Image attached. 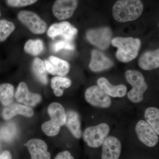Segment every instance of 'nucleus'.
Here are the masks:
<instances>
[{
	"instance_id": "obj_29",
	"label": "nucleus",
	"mask_w": 159,
	"mask_h": 159,
	"mask_svg": "<svg viewBox=\"0 0 159 159\" xmlns=\"http://www.w3.org/2000/svg\"><path fill=\"white\" fill-rule=\"evenodd\" d=\"M38 0H6V4L11 7H23L36 2Z\"/></svg>"
},
{
	"instance_id": "obj_23",
	"label": "nucleus",
	"mask_w": 159,
	"mask_h": 159,
	"mask_svg": "<svg viewBox=\"0 0 159 159\" xmlns=\"http://www.w3.org/2000/svg\"><path fill=\"white\" fill-rule=\"evenodd\" d=\"M14 95V87L9 83L0 84V102L5 106L11 104Z\"/></svg>"
},
{
	"instance_id": "obj_21",
	"label": "nucleus",
	"mask_w": 159,
	"mask_h": 159,
	"mask_svg": "<svg viewBox=\"0 0 159 159\" xmlns=\"http://www.w3.org/2000/svg\"><path fill=\"white\" fill-rule=\"evenodd\" d=\"M33 73L37 79L44 84L48 83V74L44 61L38 57L34 58L32 64Z\"/></svg>"
},
{
	"instance_id": "obj_26",
	"label": "nucleus",
	"mask_w": 159,
	"mask_h": 159,
	"mask_svg": "<svg viewBox=\"0 0 159 159\" xmlns=\"http://www.w3.org/2000/svg\"><path fill=\"white\" fill-rule=\"evenodd\" d=\"M15 29L13 23L6 20H0V42L6 40Z\"/></svg>"
},
{
	"instance_id": "obj_27",
	"label": "nucleus",
	"mask_w": 159,
	"mask_h": 159,
	"mask_svg": "<svg viewBox=\"0 0 159 159\" xmlns=\"http://www.w3.org/2000/svg\"><path fill=\"white\" fill-rule=\"evenodd\" d=\"M60 126H58L51 120L47 121L42 126L43 131L48 136L53 137L59 133Z\"/></svg>"
},
{
	"instance_id": "obj_19",
	"label": "nucleus",
	"mask_w": 159,
	"mask_h": 159,
	"mask_svg": "<svg viewBox=\"0 0 159 159\" xmlns=\"http://www.w3.org/2000/svg\"><path fill=\"white\" fill-rule=\"evenodd\" d=\"M48 112L51 121L58 126L61 127L65 124L66 113L61 104L56 102L51 103L48 107Z\"/></svg>"
},
{
	"instance_id": "obj_30",
	"label": "nucleus",
	"mask_w": 159,
	"mask_h": 159,
	"mask_svg": "<svg viewBox=\"0 0 159 159\" xmlns=\"http://www.w3.org/2000/svg\"><path fill=\"white\" fill-rule=\"evenodd\" d=\"M16 128L14 125L10 124L8 125L3 129V136L7 140H11L15 136Z\"/></svg>"
},
{
	"instance_id": "obj_22",
	"label": "nucleus",
	"mask_w": 159,
	"mask_h": 159,
	"mask_svg": "<svg viewBox=\"0 0 159 159\" xmlns=\"http://www.w3.org/2000/svg\"><path fill=\"white\" fill-rule=\"evenodd\" d=\"M72 82L69 78L63 77H55L51 80V87L54 95L57 97L62 96L65 89L70 87Z\"/></svg>"
},
{
	"instance_id": "obj_20",
	"label": "nucleus",
	"mask_w": 159,
	"mask_h": 159,
	"mask_svg": "<svg viewBox=\"0 0 159 159\" xmlns=\"http://www.w3.org/2000/svg\"><path fill=\"white\" fill-rule=\"evenodd\" d=\"M66 125L75 138L79 139L82 136L79 115L74 111H70L66 113Z\"/></svg>"
},
{
	"instance_id": "obj_11",
	"label": "nucleus",
	"mask_w": 159,
	"mask_h": 159,
	"mask_svg": "<svg viewBox=\"0 0 159 159\" xmlns=\"http://www.w3.org/2000/svg\"><path fill=\"white\" fill-rule=\"evenodd\" d=\"M101 159H119L122 151V144L116 137L110 136L102 144Z\"/></svg>"
},
{
	"instance_id": "obj_6",
	"label": "nucleus",
	"mask_w": 159,
	"mask_h": 159,
	"mask_svg": "<svg viewBox=\"0 0 159 159\" xmlns=\"http://www.w3.org/2000/svg\"><path fill=\"white\" fill-rule=\"evenodd\" d=\"M86 36L92 44L101 50H106L110 44L112 33L109 27H102L90 29L87 31Z\"/></svg>"
},
{
	"instance_id": "obj_14",
	"label": "nucleus",
	"mask_w": 159,
	"mask_h": 159,
	"mask_svg": "<svg viewBox=\"0 0 159 159\" xmlns=\"http://www.w3.org/2000/svg\"><path fill=\"white\" fill-rule=\"evenodd\" d=\"M27 146L31 159H51V154L48 151V145L43 140L31 139L27 142Z\"/></svg>"
},
{
	"instance_id": "obj_18",
	"label": "nucleus",
	"mask_w": 159,
	"mask_h": 159,
	"mask_svg": "<svg viewBox=\"0 0 159 159\" xmlns=\"http://www.w3.org/2000/svg\"><path fill=\"white\" fill-rule=\"evenodd\" d=\"M34 111L32 109L29 107L13 104L6 107L3 110L2 117L5 120L13 118L17 115H23L27 117H31L33 116Z\"/></svg>"
},
{
	"instance_id": "obj_32",
	"label": "nucleus",
	"mask_w": 159,
	"mask_h": 159,
	"mask_svg": "<svg viewBox=\"0 0 159 159\" xmlns=\"http://www.w3.org/2000/svg\"><path fill=\"white\" fill-rule=\"evenodd\" d=\"M11 155L9 151H5L0 154V159H11Z\"/></svg>"
},
{
	"instance_id": "obj_28",
	"label": "nucleus",
	"mask_w": 159,
	"mask_h": 159,
	"mask_svg": "<svg viewBox=\"0 0 159 159\" xmlns=\"http://www.w3.org/2000/svg\"><path fill=\"white\" fill-rule=\"evenodd\" d=\"M51 48L54 52H57L62 50L73 51L75 49V46L72 41L62 39L53 43Z\"/></svg>"
},
{
	"instance_id": "obj_12",
	"label": "nucleus",
	"mask_w": 159,
	"mask_h": 159,
	"mask_svg": "<svg viewBox=\"0 0 159 159\" xmlns=\"http://www.w3.org/2000/svg\"><path fill=\"white\" fill-rule=\"evenodd\" d=\"M15 98L18 102L29 107L37 105L41 100V97L39 94L31 93L27 84L23 82L20 83L18 86Z\"/></svg>"
},
{
	"instance_id": "obj_9",
	"label": "nucleus",
	"mask_w": 159,
	"mask_h": 159,
	"mask_svg": "<svg viewBox=\"0 0 159 159\" xmlns=\"http://www.w3.org/2000/svg\"><path fill=\"white\" fill-rule=\"evenodd\" d=\"M77 32V28L71 25L68 22L62 21L51 25L47 33L53 39L57 36H61L63 39L72 41Z\"/></svg>"
},
{
	"instance_id": "obj_3",
	"label": "nucleus",
	"mask_w": 159,
	"mask_h": 159,
	"mask_svg": "<svg viewBox=\"0 0 159 159\" xmlns=\"http://www.w3.org/2000/svg\"><path fill=\"white\" fill-rule=\"evenodd\" d=\"M127 81L132 89L127 94L128 98L134 103H139L144 99V94L148 89V85L142 73L134 70H128L125 73Z\"/></svg>"
},
{
	"instance_id": "obj_7",
	"label": "nucleus",
	"mask_w": 159,
	"mask_h": 159,
	"mask_svg": "<svg viewBox=\"0 0 159 159\" xmlns=\"http://www.w3.org/2000/svg\"><path fill=\"white\" fill-rule=\"evenodd\" d=\"M86 100L91 105L100 108H107L111 104L110 97L98 85H93L87 89Z\"/></svg>"
},
{
	"instance_id": "obj_4",
	"label": "nucleus",
	"mask_w": 159,
	"mask_h": 159,
	"mask_svg": "<svg viewBox=\"0 0 159 159\" xmlns=\"http://www.w3.org/2000/svg\"><path fill=\"white\" fill-rule=\"evenodd\" d=\"M110 131L107 123H100L95 126L88 127L84 132L83 139L89 147L96 148L102 145L108 137Z\"/></svg>"
},
{
	"instance_id": "obj_1",
	"label": "nucleus",
	"mask_w": 159,
	"mask_h": 159,
	"mask_svg": "<svg viewBox=\"0 0 159 159\" xmlns=\"http://www.w3.org/2000/svg\"><path fill=\"white\" fill-rule=\"evenodd\" d=\"M144 5L141 0H118L114 4L112 14L119 22H126L137 19L142 15Z\"/></svg>"
},
{
	"instance_id": "obj_8",
	"label": "nucleus",
	"mask_w": 159,
	"mask_h": 159,
	"mask_svg": "<svg viewBox=\"0 0 159 159\" xmlns=\"http://www.w3.org/2000/svg\"><path fill=\"white\" fill-rule=\"evenodd\" d=\"M135 131L139 140L148 147H154L158 143V135L146 121H139L136 125Z\"/></svg>"
},
{
	"instance_id": "obj_33",
	"label": "nucleus",
	"mask_w": 159,
	"mask_h": 159,
	"mask_svg": "<svg viewBox=\"0 0 159 159\" xmlns=\"http://www.w3.org/2000/svg\"><path fill=\"white\" fill-rule=\"evenodd\" d=\"M1 16V9H0V17Z\"/></svg>"
},
{
	"instance_id": "obj_10",
	"label": "nucleus",
	"mask_w": 159,
	"mask_h": 159,
	"mask_svg": "<svg viewBox=\"0 0 159 159\" xmlns=\"http://www.w3.org/2000/svg\"><path fill=\"white\" fill-rule=\"evenodd\" d=\"M78 5V0H56L53 5V14L59 20L70 18Z\"/></svg>"
},
{
	"instance_id": "obj_15",
	"label": "nucleus",
	"mask_w": 159,
	"mask_h": 159,
	"mask_svg": "<svg viewBox=\"0 0 159 159\" xmlns=\"http://www.w3.org/2000/svg\"><path fill=\"white\" fill-rule=\"evenodd\" d=\"M113 62L103 53L97 50H93L91 53L89 68L94 72H99L110 68Z\"/></svg>"
},
{
	"instance_id": "obj_17",
	"label": "nucleus",
	"mask_w": 159,
	"mask_h": 159,
	"mask_svg": "<svg viewBox=\"0 0 159 159\" xmlns=\"http://www.w3.org/2000/svg\"><path fill=\"white\" fill-rule=\"evenodd\" d=\"M97 84L109 96L113 97H122L126 95L127 88L123 84L113 85L104 77H101L97 80Z\"/></svg>"
},
{
	"instance_id": "obj_24",
	"label": "nucleus",
	"mask_w": 159,
	"mask_h": 159,
	"mask_svg": "<svg viewBox=\"0 0 159 159\" xmlns=\"http://www.w3.org/2000/svg\"><path fill=\"white\" fill-rule=\"evenodd\" d=\"M146 122L152 127L157 135L159 134V110L154 107L146 109L145 112Z\"/></svg>"
},
{
	"instance_id": "obj_5",
	"label": "nucleus",
	"mask_w": 159,
	"mask_h": 159,
	"mask_svg": "<svg viewBox=\"0 0 159 159\" xmlns=\"http://www.w3.org/2000/svg\"><path fill=\"white\" fill-rule=\"evenodd\" d=\"M17 16L20 22L34 34H42L47 31V23L33 11L23 10L19 12Z\"/></svg>"
},
{
	"instance_id": "obj_2",
	"label": "nucleus",
	"mask_w": 159,
	"mask_h": 159,
	"mask_svg": "<svg viewBox=\"0 0 159 159\" xmlns=\"http://www.w3.org/2000/svg\"><path fill=\"white\" fill-rule=\"evenodd\" d=\"M111 43L118 48L116 56L122 62H129L135 59L139 54L141 45L139 39L132 37L114 38Z\"/></svg>"
},
{
	"instance_id": "obj_13",
	"label": "nucleus",
	"mask_w": 159,
	"mask_h": 159,
	"mask_svg": "<svg viewBox=\"0 0 159 159\" xmlns=\"http://www.w3.org/2000/svg\"><path fill=\"white\" fill-rule=\"evenodd\" d=\"M44 62L47 72L52 75L64 77L70 71L69 63L55 56H50L48 60H46Z\"/></svg>"
},
{
	"instance_id": "obj_31",
	"label": "nucleus",
	"mask_w": 159,
	"mask_h": 159,
	"mask_svg": "<svg viewBox=\"0 0 159 159\" xmlns=\"http://www.w3.org/2000/svg\"><path fill=\"white\" fill-rule=\"evenodd\" d=\"M54 159H75L68 151H64L57 154Z\"/></svg>"
},
{
	"instance_id": "obj_25",
	"label": "nucleus",
	"mask_w": 159,
	"mask_h": 159,
	"mask_svg": "<svg viewBox=\"0 0 159 159\" xmlns=\"http://www.w3.org/2000/svg\"><path fill=\"white\" fill-rule=\"evenodd\" d=\"M44 49L43 43L41 40L29 39L25 43L24 50L27 54L33 56L39 55Z\"/></svg>"
},
{
	"instance_id": "obj_16",
	"label": "nucleus",
	"mask_w": 159,
	"mask_h": 159,
	"mask_svg": "<svg viewBox=\"0 0 159 159\" xmlns=\"http://www.w3.org/2000/svg\"><path fill=\"white\" fill-rule=\"evenodd\" d=\"M139 65L145 70H151L159 68V49L144 53L139 60Z\"/></svg>"
}]
</instances>
